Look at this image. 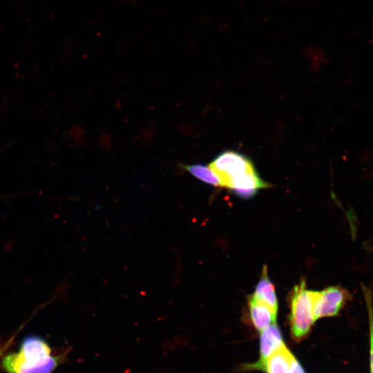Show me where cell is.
Returning a JSON list of instances; mask_svg holds the SVG:
<instances>
[{
  "label": "cell",
  "mask_w": 373,
  "mask_h": 373,
  "mask_svg": "<svg viewBox=\"0 0 373 373\" xmlns=\"http://www.w3.org/2000/svg\"><path fill=\"white\" fill-rule=\"evenodd\" d=\"M260 343V358L252 367L262 370L269 355L283 343L280 331L276 323L261 332Z\"/></svg>",
  "instance_id": "5b68a950"
},
{
  "label": "cell",
  "mask_w": 373,
  "mask_h": 373,
  "mask_svg": "<svg viewBox=\"0 0 373 373\" xmlns=\"http://www.w3.org/2000/svg\"><path fill=\"white\" fill-rule=\"evenodd\" d=\"M248 306L251 322L260 332L276 323L277 312L266 304L250 296L248 299Z\"/></svg>",
  "instance_id": "8992f818"
},
{
  "label": "cell",
  "mask_w": 373,
  "mask_h": 373,
  "mask_svg": "<svg viewBox=\"0 0 373 373\" xmlns=\"http://www.w3.org/2000/svg\"><path fill=\"white\" fill-rule=\"evenodd\" d=\"M289 373H305L302 367L295 358L292 362Z\"/></svg>",
  "instance_id": "30bf717a"
},
{
  "label": "cell",
  "mask_w": 373,
  "mask_h": 373,
  "mask_svg": "<svg viewBox=\"0 0 373 373\" xmlns=\"http://www.w3.org/2000/svg\"><path fill=\"white\" fill-rule=\"evenodd\" d=\"M294 356L284 343L267 358L262 370L267 373H289Z\"/></svg>",
  "instance_id": "52a82bcc"
},
{
  "label": "cell",
  "mask_w": 373,
  "mask_h": 373,
  "mask_svg": "<svg viewBox=\"0 0 373 373\" xmlns=\"http://www.w3.org/2000/svg\"><path fill=\"white\" fill-rule=\"evenodd\" d=\"M254 298L268 305L278 313V303L275 287L267 274V267H263L260 278L256 286L255 291L251 295Z\"/></svg>",
  "instance_id": "ba28073f"
},
{
  "label": "cell",
  "mask_w": 373,
  "mask_h": 373,
  "mask_svg": "<svg viewBox=\"0 0 373 373\" xmlns=\"http://www.w3.org/2000/svg\"><path fill=\"white\" fill-rule=\"evenodd\" d=\"M350 298L348 291L340 286L329 287L321 291H313L315 321L338 315Z\"/></svg>",
  "instance_id": "277c9868"
},
{
  "label": "cell",
  "mask_w": 373,
  "mask_h": 373,
  "mask_svg": "<svg viewBox=\"0 0 373 373\" xmlns=\"http://www.w3.org/2000/svg\"><path fill=\"white\" fill-rule=\"evenodd\" d=\"M184 168L192 175L207 184L213 186H221L220 181L218 176L212 171L209 166L203 164L185 165Z\"/></svg>",
  "instance_id": "9c48e42d"
},
{
  "label": "cell",
  "mask_w": 373,
  "mask_h": 373,
  "mask_svg": "<svg viewBox=\"0 0 373 373\" xmlns=\"http://www.w3.org/2000/svg\"><path fill=\"white\" fill-rule=\"evenodd\" d=\"M209 167L218 176L221 186L227 187L233 179L256 170L252 161L234 151H225L218 155Z\"/></svg>",
  "instance_id": "3957f363"
},
{
  "label": "cell",
  "mask_w": 373,
  "mask_h": 373,
  "mask_svg": "<svg viewBox=\"0 0 373 373\" xmlns=\"http://www.w3.org/2000/svg\"><path fill=\"white\" fill-rule=\"evenodd\" d=\"M51 352L42 338L29 336L23 340L17 352L3 358L2 365L8 373H52L60 359Z\"/></svg>",
  "instance_id": "6da1fadb"
},
{
  "label": "cell",
  "mask_w": 373,
  "mask_h": 373,
  "mask_svg": "<svg viewBox=\"0 0 373 373\" xmlns=\"http://www.w3.org/2000/svg\"><path fill=\"white\" fill-rule=\"evenodd\" d=\"M8 344L0 349V358L3 356L4 352L8 349Z\"/></svg>",
  "instance_id": "8fae6325"
},
{
  "label": "cell",
  "mask_w": 373,
  "mask_h": 373,
  "mask_svg": "<svg viewBox=\"0 0 373 373\" xmlns=\"http://www.w3.org/2000/svg\"><path fill=\"white\" fill-rule=\"evenodd\" d=\"M289 304L291 334L295 341H300L307 335L316 321L313 291L307 289L305 280L293 288Z\"/></svg>",
  "instance_id": "7a4b0ae2"
}]
</instances>
